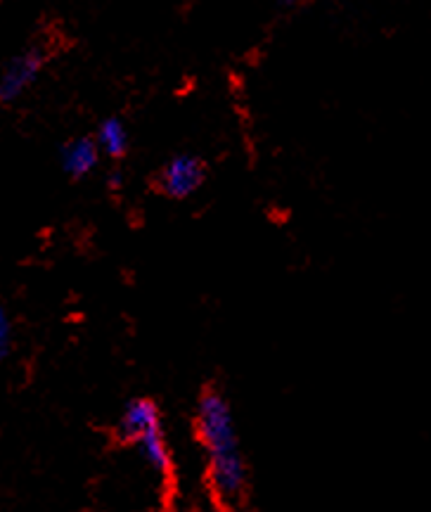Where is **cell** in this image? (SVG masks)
Returning <instances> with one entry per match:
<instances>
[{
  "mask_svg": "<svg viewBox=\"0 0 431 512\" xmlns=\"http://www.w3.org/2000/svg\"><path fill=\"white\" fill-rule=\"evenodd\" d=\"M197 432L207 448L209 482L223 505L242 503L247 491V463H244L240 437L230 401L221 392H204L197 403Z\"/></svg>",
  "mask_w": 431,
  "mask_h": 512,
  "instance_id": "1",
  "label": "cell"
},
{
  "mask_svg": "<svg viewBox=\"0 0 431 512\" xmlns=\"http://www.w3.org/2000/svg\"><path fill=\"white\" fill-rule=\"evenodd\" d=\"M204 176H207V169L202 159L195 155H176L164 164L159 174V190L171 200H185L202 188Z\"/></svg>",
  "mask_w": 431,
  "mask_h": 512,
  "instance_id": "2",
  "label": "cell"
},
{
  "mask_svg": "<svg viewBox=\"0 0 431 512\" xmlns=\"http://www.w3.org/2000/svg\"><path fill=\"white\" fill-rule=\"evenodd\" d=\"M43 60L45 57L38 48H29L22 55L12 57L5 72L0 74V102H15L22 98L41 74Z\"/></svg>",
  "mask_w": 431,
  "mask_h": 512,
  "instance_id": "3",
  "label": "cell"
},
{
  "mask_svg": "<svg viewBox=\"0 0 431 512\" xmlns=\"http://www.w3.org/2000/svg\"><path fill=\"white\" fill-rule=\"evenodd\" d=\"M162 427V415H159L157 403L150 399H133L126 403L124 413L119 418V437L131 444H138L145 434Z\"/></svg>",
  "mask_w": 431,
  "mask_h": 512,
  "instance_id": "4",
  "label": "cell"
},
{
  "mask_svg": "<svg viewBox=\"0 0 431 512\" xmlns=\"http://www.w3.org/2000/svg\"><path fill=\"white\" fill-rule=\"evenodd\" d=\"M100 147L93 138H76L62 147V169L72 178H83L100 162Z\"/></svg>",
  "mask_w": 431,
  "mask_h": 512,
  "instance_id": "5",
  "label": "cell"
},
{
  "mask_svg": "<svg viewBox=\"0 0 431 512\" xmlns=\"http://www.w3.org/2000/svg\"><path fill=\"white\" fill-rule=\"evenodd\" d=\"M95 143H98L100 152H105V155H109V157H114V159L124 157L128 152V131L124 126V121L117 117L102 121Z\"/></svg>",
  "mask_w": 431,
  "mask_h": 512,
  "instance_id": "6",
  "label": "cell"
},
{
  "mask_svg": "<svg viewBox=\"0 0 431 512\" xmlns=\"http://www.w3.org/2000/svg\"><path fill=\"white\" fill-rule=\"evenodd\" d=\"M135 446L140 448V453H143L147 465L154 467V470H159V472H169L171 451H169V444H166L162 427H159V430H152L150 434H145V437L140 439Z\"/></svg>",
  "mask_w": 431,
  "mask_h": 512,
  "instance_id": "7",
  "label": "cell"
},
{
  "mask_svg": "<svg viewBox=\"0 0 431 512\" xmlns=\"http://www.w3.org/2000/svg\"><path fill=\"white\" fill-rule=\"evenodd\" d=\"M10 337H12L10 316H8V311H5V306L0 304V358L8 354V349H10Z\"/></svg>",
  "mask_w": 431,
  "mask_h": 512,
  "instance_id": "8",
  "label": "cell"
},
{
  "mask_svg": "<svg viewBox=\"0 0 431 512\" xmlns=\"http://www.w3.org/2000/svg\"><path fill=\"white\" fill-rule=\"evenodd\" d=\"M282 3H285V5H292V3H294V0H282Z\"/></svg>",
  "mask_w": 431,
  "mask_h": 512,
  "instance_id": "9",
  "label": "cell"
}]
</instances>
